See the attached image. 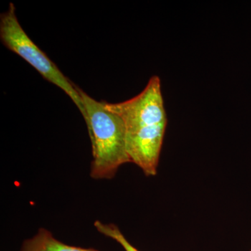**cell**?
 I'll use <instances>...</instances> for the list:
<instances>
[{"label": "cell", "mask_w": 251, "mask_h": 251, "mask_svg": "<svg viewBox=\"0 0 251 251\" xmlns=\"http://www.w3.org/2000/svg\"><path fill=\"white\" fill-rule=\"evenodd\" d=\"M104 104L123 120L130 162L146 176H155L168 123L160 77H150L145 89L133 98Z\"/></svg>", "instance_id": "cell-1"}, {"label": "cell", "mask_w": 251, "mask_h": 251, "mask_svg": "<svg viewBox=\"0 0 251 251\" xmlns=\"http://www.w3.org/2000/svg\"><path fill=\"white\" fill-rule=\"evenodd\" d=\"M21 251H98L72 247L57 240L49 231L39 229L38 233L23 244Z\"/></svg>", "instance_id": "cell-4"}, {"label": "cell", "mask_w": 251, "mask_h": 251, "mask_svg": "<svg viewBox=\"0 0 251 251\" xmlns=\"http://www.w3.org/2000/svg\"><path fill=\"white\" fill-rule=\"evenodd\" d=\"M85 111V120L92 143L91 176L111 179L119 167L130 162L126 145L125 123L110 111L104 101H98L77 87Z\"/></svg>", "instance_id": "cell-2"}, {"label": "cell", "mask_w": 251, "mask_h": 251, "mask_svg": "<svg viewBox=\"0 0 251 251\" xmlns=\"http://www.w3.org/2000/svg\"><path fill=\"white\" fill-rule=\"evenodd\" d=\"M94 227L100 233L104 234L106 237L112 238V239L118 242L126 251H140L128 242L121 231L115 225L103 224L100 221H97L94 223Z\"/></svg>", "instance_id": "cell-5"}, {"label": "cell", "mask_w": 251, "mask_h": 251, "mask_svg": "<svg viewBox=\"0 0 251 251\" xmlns=\"http://www.w3.org/2000/svg\"><path fill=\"white\" fill-rule=\"evenodd\" d=\"M0 39L6 49L22 57L44 79L64 91L85 118V108L77 86L62 74L47 54L27 35L18 21L13 3H10L7 11L0 15Z\"/></svg>", "instance_id": "cell-3"}]
</instances>
